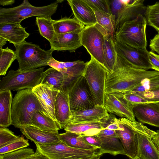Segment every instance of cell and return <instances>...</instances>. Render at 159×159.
<instances>
[{
  "mask_svg": "<svg viewBox=\"0 0 159 159\" xmlns=\"http://www.w3.org/2000/svg\"><path fill=\"white\" fill-rule=\"evenodd\" d=\"M88 61L80 60L71 62L58 61L53 58L48 65L61 72L63 76V85L60 91L69 94L73 88L84 75Z\"/></svg>",
  "mask_w": 159,
  "mask_h": 159,
  "instance_id": "cell-9",
  "label": "cell"
},
{
  "mask_svg": "<svg viewBox=\"0 0 159 159\" xmlns=\"http://www.w3.org/2000/svg\"><path fill=\"white\" fill-rule=\"evenodd\" d=\"M133 110L139 122L159 127V106L156 103L136 104Z\"/></svg>",
  "mask_w": 159,
  "mask_h": 159,
  "instance_id": "cell-18",
  "label": "cell"
},
{
  "mask_svg": "<svg viewBox=\"0 0 159 159\" xmlns=\"http://www.w3.org/2000/svg\"><path fill=\"white\" fill-rule=\"evenodd\" d=\"M156 133L142 125L137 133L136 157L143 159H159V150L152 140Z\"/></svg>",
  "mask_w": 159,
  "mask_h": 159,
  "instance_id": "cell-14",
  "label": "cell"
},
{
  "mask_svg": "<svg viewBox=\"0 0 159 159\" xmlns=\"http://www.w3.org/2000/svg\"><path fill=\"white\" fill-rule=\"evenodd\" d=\"M128 0H110V7L112 14L115 16L116 20L126 6Z\"/></svg>",
  "mask_w": 159,
  "mask_h": 159,
  "instance_id": "cell-42",
  "label": "cell"
},
{
  "mask_svg": "<svg viewBox=\"0 0 159 159\" xmlns=\"http://www.w3.org/2000/svg\"><path fill=\"white\" fill-rule=\"evenodd\" d=\"M103 129L116 130H119V120L112 114H109L108 118L104 120Z\"/></svg>",
  "mask_w": 159,
  "mask_h": 159,
  "instance_id": "cell-44",
  "label": "cell"
},
{
  "mask_svg": "<svg viewBox=\"0 0 159 159\" xmlns=\"http://www.w3.org/2000/svg\"><path fill=\"white\" fill-rule=\"evenodd\" d=\"M15 47L18 70L21 71L30 70L48 66L52 57L53 51L45 50L36 44L25 41Z\"/></svg>",
  "mask_w": 159,
  "mask_h": 159,
  "instance_id": "cell-4",
  "label": "cell"
},
{
  "mask_svg": "<svg viewBox=\"0 0 159 159\" xmlns=\"http://www.w3.org/2000/svg\"><path fill=\"white\" fill-rule=\"evenodd\" d=\"M104 120L92 122L68 123L64 129L66 131H70L82 135L91 136L97 135L103 129Z\"/></svg>",
  "mask_w": 159,
  "mask_h": 159,
  "instance_id": "cell-28",
  "label": "cell"
},
{
  "mask_svg": "<svg viewBox=\"0 0 159 159\" xmlns=\"http://www.w3.org/2000/svg\"><path fill=\"white\" fill-rule=\"evenodd\" d=\"M96 135L102 141L99 149L102 154L108 153L114 156L119 154L125 155L123 146L115 130L103 129Z\"/></svg>",
  "mask_w": 159,
  "mask_h": 159,
  "instance_id": "cell-19",
  "label": "cell"
},
{
  "mask_svg": "<svg viewBox=\"0 0 159 159\" xmlns=\"http://www.w3.org/2000/svg\"><path fill=\"white\" fill-rule=\"evenodd\" d=\"M58 6L57 1L43 7H35L27 0H24L20 5L15 7L0 8V23L20 24L24 19L31 16L51 18Z\"/></svg>",
  "mask_w": 159,
  "mask_h": 159,
  "instance_id": "cell-3",
  "label": "cell"
},
{
  "mask_svg": "<svg viewBox=\"0 0 159 159\" xmlns=\"http://www.w3.org/2000/svg\"><path fill=\"white\" fill-rule=\"evenodd\" d=\"M15 51L9 48H0V75H4L14 61L16 59Z\"/></svg>",
  "mask_w": 159,
  "mask_h": 159,
  "instance_id": "cell-35",
  "label": "cell"
},
{
  "mask_svg": "<svg viewBox=\"0 0 159 159\" xmlns=\"http://www.w3.org/2000/svg\"><path fill=\"white\" fill-rule=\"evenodd\" d=\"M157 148H158V149L159 150V144H155Z\"/></svg>",
  "mask_w": 159,
  "mask_h": 159,
  "instance_id": "cell-53",
  "label": "cell"
},
{
  "mask_svg": "<svg viewBox=\"0 0 159 159\" xmlns=\"http://www.w3.org/2000/svg\"><path fill=\"white\" fill-rule=\"evenodd\" d=\"M104 37L94 25L84 26L81 34V43L93 57L103 66Z\"/></svg>",
  "mask_w": 159,
  "mask_h": 159,
  "instance_id": "cell-11",
  "label": "cell"
},
{
  "mask_svg": "<svg viewBox=\"0 0 159 159\" xmlns=\"http://www.w3.org/2000/svg\"><path fill=\"white\" fill-rule=\"evenodd\" d=\"M149 47L151 51L159 54V32L150 39Z\"/></svg>",
  "mask_w": 159,
  "mask_h": 159,
  "instance_id": "cell-47",
  "label": "cell"
},
{
  "mask_svg": "<svg viewBox=\"0 0 159 159\" xmlns=\"http://www.w3.org/2000/svg\"><path fill=\"white\" fill-rule=\"evenodd\" d=\"M81 135L88 143L99 149L101 147L102 143V140L96 135L91 136Z\"/></svg>",
  "mask_w": 159,
  "mask_h": 159,
  "instance_id": "cell-45",
  "label": "cell"
},
{
  "mask_svg": "<svg viewBox=\"0 0 159 159\" xmlns=\"http://www.w3.org/2000/svg\"><path fill=\"white\" fill-rule=\"evenodd\" d=\"M63 82V76L62 73L51 67L43 73L40 84L52 90L59 91L61 90Z\"/></svg>",
  "mask_w": 159,
  "mask_h": 159,
  "instance_id": "cell-32",
  "label": "cell"
},
{
  "mask_svg": "<svg viewBox=\"0 0 159 159\" xmlns=\"http://www.w3.org/2000/svg\"><path fill=\"white\" fill-rule=\"evenodd\" d=\"M159 106V102L156 103Z\"/></svg>",
  "mask_w": 159,
  "mask_h": 159,
  "instance_id": "cell-54",
  "label": "cell"
},
{
  "mask_svg": "<svg viewBox=\"0 0 159 159\" xmlns=\"http://www.w3.org/2000/svg\"><path fill=\"white\" fill-rule=\"evenodd\" d=\"M55 114L61 129H64L72 115L70 107L69 94L61 91L58 92L55 101Z\"/></svg>",
  "mask_w": 159,
  "mask_h": 159,
  "instance_id": "cell-25",
  "label": "cell"
},
{
  "mask_svg": "<svg viewBox=\"0 0 159 159\" xmlns=\"http://www.w3.org/2000/svg\"><path fill=\"white\" fill-rule=\"evenodd\" d=\"M109 116V114L104 106L96 105L91 109L72 113L68 123L100 122L107 119Z\"/></svg>",
  "mask_w": 159,
  "mask_h": 159,
  "instance_id": "cell-20",
  "label": "cell"
},
{
  "mask_svg": "<svg viewBox=\"0 0 159 159\" xmlns=\"http://www.w3.org/2000/svg\"><path fill=\"white\" fill-rule=\"evenodd\" d=\"M158 57H159V55H158Z\"/></svg>",
  "mask_w": 159,
  "mask_h": 159,
  "instance_id": "cell-55",
  "label": "cell"
},
{
  "mask_svg": "<svg viewBox=\"0 0 159 159\" xmlns=\"http://www.w3.org/2000/svg\"><path fill=\"white\" fill-rule=\"evenodd\" d=\"M55 33L65 34L82 30L84 25L75 17H64L57 20H52Z\"/></svg>",
  "mask_w": 159,
  "mask_h": 159,
  "instance_id": "cell-31",
  "label": "cell"
},
{
  "mask_svg": "<svg viewBox=\"0 0 159 159\" xmlns=\"http://www.w3.org/2000/svg\"><path fill=\"white\" fill-rule=\"evenodd\" d=\"M115 47L117 53L135 68L146 70L152 69L147 49L133 48L116 41Z\"/></svg>",
  "mask_w": 159,
  "mask_h": 159,
  "instance_id": "cell-13",
  "label": "cell"
},
{
  "mask_svg": "<svg viewBox=\"0 0 159 159\" xmlns=\"http://www.w3.org/2000/svg\"><path fill=\"white\" fill-rule=\"evenodd\" d=\"M134 93L140 96L150 102L157 103L159 102V87L143 92Z\"/></svg>",
  "mask_w": 159,
  "mask_h": 159,
  "instance_id": "cell-43",
  "label": "cell"
},
{
  "mask_svg": "<svg viewBox=\"0 0 159 159\" xmlns=\"http://www.w3.org/2000/svg\"><path fill=\"white\" fill-rule=\"evenodd\" d=\"M31 125L41 130L54 133H58L61 129L58 123L46 116L42 111L36 112L31 120Z\"/></svg>",
  "mask_w": 159,
  "mask_h": 159,
  "instance_id": "cell-29",
  "label": "cell"
},
{
  "mask_svg": "<svg viewBox=\"0 0 159 159\" xmlns=\"http://www.w3.org/2000/svg\"><path fill=\"white\" fill-rule=\"evenodd\" d=\"M23 159H49L45 156L41 154L38 151L32 155Z\"/></svg>",
  "mask_w": 159,
  "mask_h": 159,
  "instance_id": "cell-48",
  "label": "cell"
},
{
  "mask_svg": "<svg viewBox=\"0 0 159 159\" xmlns=\"http://www.w3.org/2000/svg\"><path fill=\"white\" fill-rule=\"evenodd\" d=\"M144 0H128L121 13L116 20V32L125 22L133 20L140 14L144 15L147 7Z\"/></svg>",
  "mask_w": 159,
  "mask_h": 159,
  "instance_id": "cell-24",
  "label": "cell"
},
{
  "mask_svg": "<svg viewBox=\"0 0 159 159\" xmlns=\"http://www.w3.org/2000/svg\"><path fill=\"white\" fill-rule=\"evenodd\" d=\"M22 134L28 139L41 145H48L60 141L58 133L47 132L34 126L27 125L19 128Z\"/></svg>",
  "mask_w": 159,
  "mask_h": 159,
  "instance_id": "cell-23",
  "label": "cell"
},
{
  "mask_svg": "<svg viewBox=\"0 0 159 159\" xmlns=\"http://www.w3.org/2000/svg\"><path fill=\"white\" fill-rule=\"evenodd\" d=\"M39 111H43L42 107L32 89L18 91L13 98L11 105L12 125L19 129L31 125L33 115Z\"/></svg>",
  "mask_w": 159,
  "mask_h": 159,
  "instance_id": "cell-2",
  "label": "cell"
},
{
  "mask_svg": "<svg viewBox=\"0 0 159 159\" xmlns=\"http://www.w3.org/2000/svg\"><path fill=\"white\" fill-rule=\"evenodd\" d=\"M95 12L101 11L111 14L110 7V0H83Z\"/></svg>",
  "mask_w": 159,
  "mask_h": 159,
  "instance_id": "cell-40",
  "label": "cell"
},
{
  "mask_svg": "<svg viewBox=\"0 0 159 159\" xmlns=\"http://www.w3.org/2000/svg\"><path fill=\"white\" fill-rule=\"evenodd\" d=\"M94 25L102 32L104 37L103 67L108 73L113 69L116 60L117 53L115 47L116 41L114 40L107 32L96 24Z\"/></svg>",
  "mask_w": 159,
  "mask_h": 159,
  "instance_id": "cell-26",
  "label": "cell"
},
{
  "mask_svg": "<svg viewBox=\"0 0 159 159\" xmlns=\"http://www.w3.org/2000/svg\"><path fill=\"white\" fill-rule=\"evenodd\" d=\"M107 72L97 60L91 57L88 61L84 76L91 92L96 105L104 106L106 81Z\"/></svg>",
  "mask_w": 159,
  "mask_h": 159,
  "instance_id": "cell-8",
  "label": "cell"
},
{
  "mask_svg": "<svg viewBox=\"0 0 159 159\" xmlns=\"http://www.w3.org/2000/svg\"><path fill=\"white\" fill-rule=\"evenodd\" d=\"M32 91L39 101L43 112L57 122L55 114V106L59 91L52 90L41 84L32 89Z\"/></svg>",
  "mask_w": 159,
  "mask_h": 159,
  "instance_id": "cell-16",
  "label": "cell"
},
{
  "mask_svg": "<svg viewBox=\"0 0 159 159\" xmlns=\"http://www.w3.org/2000/svg\"><path fill=\"white\" fill-rule=\"evenodd\" d=\"M94 12L97 21L96 24L107 32L114 40L116 41L115 16L101 11H96Z\"/></svg>",
  "mask_w": 159,
  "mask_h": 159,
  "instance_id": "cell-33",
  "label": "cell"
},
{
  "mask_svg": "<svg viewBox=\"0 0 159 159\" xmlns=\"http://www.w3.org/2000/svg\"><path fill=\"white\" fill-rule=\"evenodd\" d=\"M51 18L36 17V21L39 33L50 42L53 39L56 33Z\"/></svg>",
  "mask_w": 159,
  "mask_h": 159,
  "instance_id": "cell-34",
  "label": "cell"
},
{
  "mask_svg": "<svg viewBox=\"0 0 159 159\" xmlns=\"http://www.w3.org/2000/svg\"><path fill=\"white\" fill-rule=\"evenodd\" d=\"M20 24L10 23H0V36L12 43L15 47L19 45L28 37L30 34Z\"/></svg>",
  "mask_w": 159,
  "mask_h": 159,
  "instance_id": "cell-22",
  "label": "cell"
},
{
  "mask_svg": "<svg viewBox=\"0 0 159 159\" xmlns=\"http://www.w3.org/2000/svg\"><path fill=\"white\" fill-rule=\"evenodd\" d=\"M152 138L153 142L155 144H159V130H157Z\"/></svg>",
  "mask_w": 159,
  "mask_h": 159,
  "instance_id": "cell-50",
  "label": "cell"
},
{
  "mask_svg": "<svg viewBox=\"0 0 159 159\" xmlns=\"http://www.w3.org/2000/svg\"><path fill=\"white\" fill-rule=\"evenodd\" d=\"M82 30L65 34H56L52 40L49 42L51 46L50 49L53 52L54 51L75 52L82 46L81 34Z\"/></svg>",
  "mask_w": 159,
  "mask_h": 159,
  "instance_id": "cell-15",
  "label": "cell"
},
{
  "mask_svg": "<svg viewBox=\"0 0 159 159\" xmlns=\"http://www.w3.org/2000/svg\"><path fill=\"white\" fill-rule=\"evenodd\" d=\"M9 129L0 128V148L7 145L20 138Z\"/></svg>",
  "mask_w": 159,
  "mask_h": 159,
  "instance_id": "cell-41",
  "label": "cell"
},
{
  "mask_svg": "<svg viewBox=\"0 0 159 159\" xmlns=\"http://www.w3.org/2000/svg\"><path fill=\"white\" fill-rule=\"evenodd\" d=\"M158 75L159 72L156 70L149 71L135 68L117 53L114 68L107 75L105 93H111L130 91L143 80Z\"/></svg>",
  "mask_w": 159,
  "mask_h": 159,
  "instance_id": "cell-1",
  "label": "cell"
},
{
  "mask_svg": "<svg viewBox=\"0 0 159 159\" xmlns=\"http://www.w3.org/2000/svg\"><path fill=\"white\" fill-rule=\"evenodd\" d=\"M147 25L145 16L139 15L134 19L124 23L119 28L116 32V41L133 48L146 49Z\"/></svg>",
  "mask_w": 159,
  "mask_h": 159,
  "instance_id": "cell-5",
  "label": "cell"
},
{
  "mask_svg": "<svg viewBox=\"0 0 159 159\" xmlns=\"http://www.w3.org/2000/svg\"><path fill=\"white\" fill-rule=\"evenodd\" d=\"M35 144L36 151L49 159H100L102 155L99 149L89 150L74 148L61 141L48 145Z\"/></svg>",
  "mask_w": 159,
  "mask_h": 159,
  "instance_id": "cell-6",
  "label": "cell"
},
{
  "mask_svg": "<svg viewBox=\"0 0 159 159\" xmlns=\"http://www.w3.org/2000/svg\"><path fill=\"white\" fill-rule=\"evenodd\" d=\"M67 1L74 17L84 25L90 26L97 23L94 11L83 0H69Z\"/></svg>",
  "mask_w": 159,
  "mask_h": 159,
  "instance_id": "cell-21",
  "label": "cell"
},
{
  "mask_svg": "<svg viewBox=\"0 0 159 159\" xmlns=\"http://www.w3.org/2000/svg\"><path fill=\"white\" fill-rule=\"evenodd\" d=\"M7 40L3 38L0 36V48H2V47L6 43Z\"/></svg>",
  "mask_w": 159,
  "mask_h": 159,
  "instance_id": "cell-51",
  "label": "cell"
},
{
  "mask_svg": "<svg viewBox=\"0 0 159 159\" xmlns=\"http://www.w3.org/2000/svg\"><path fill=\"white\" fill-rule=\"evenodd\" d=\"M148 57L152 69L159 72V57L152 51L149 52Z\"/></svg>",
  "mask_w": 159,
  "mask_h": 159,
  "instance_id": "cell-46",
  "label": "cell"
},
{
  "mask_svg": "<svg viewBox=\"0 0 159 159\" xmlns=\"http://www.w3.org/2000/svg\"><path fill=\"white\" fill-rule=\"evenodd\" d=\"M34 153L32 149L26 148L0 155V159H23Z\"/></svg>",
  "mask_w": 159,
  "mask_h": 159,
  "instance_id": "cell-39",
  "label": "cell"
},
{
  "mask_svg": "<svg viewBox=\"0 0 159 159\" xmlns=\"http://www.w3.org/2000/svg\"><path fill=\"white\" fill-rule=\"evenodd\" d=\"M119 130H115L123 146L125 155L132 159L137 155V133L143 124L126 118L119 119Z\"/></svg>",
  "mask_w": 159,
  "mask_h": 159,
  "instance_id": "cell-10",
  "label": "cell"
},
{
  "mask_svg": "<svg viewBox=\"0 0 159 159\" xmlns=\"http://www.w3.org/2000/svg\"><path fill=\"white\" fill-rule=\"evenodd\" d=\"M15 2V1L14 0H0V5H11L14 3Z\"/></svg>",
  "mask_w": 159,
  "mask_h": 159,
  "instance_id": "cell-49",
  "label": "cell"
},
{
  "mask_svg": "<svg viewBox=\"0 0 159 159\" xmlns=\"http://www.w3.org/2000/svg\"><path fill=\"white\" fill-rule=\"evenodd\" d=\"M159 87V75L145 79L132 90L134 93H140L151 90Z\"/></svg>",
  "mask_w": 159,
  "mask_h": 159,
  "instance_id": "cell-37",
  "label": "cell"
},
{
  "mask_svg": "<svg viewBox=\"0 0 159 159\" xmlns=\"http://www.w3.org/2000/svg\"><path fill=\"white\" fill-rule=\"evenodd\" d=\"M44 67L21 71L11 70L0 82V91L33 89L41 83Z\"/></svg>",
  "mask_w": 159,
  "mask_h": 159,
  "instance_id": "cell-7",
  "label": "cell"
},
{
  "mask_svg": "<svg viewBox=\"0 0 159 159\" xmlns=\"http://www.w3.org/2000/svg\"><path fill=\"white\" fill-rule=\"evenodd\" d=\"M12 94L10 90L0 91V126L6 128L12 125L11 110Z\"/></svg>",
  "mask_w": 159,
  "mask_h": 159,
  "instance_id": "cell-27",
  "label": "cell"
},
{
  "mask_svg": "<svg viewBox=\"0 0 159 159\" xmlns=\"http://www.w3.org/2000/svg\"><path fill=\"white\" fill-rule=\"evenodd\" d=\"M29 145L28 141L22 136L9 144L0 148V155L27 148Z\"/></svg>",
  "mask_w": 159,
  "mask_h": 159,
  "instance_id": "cell-38",
  "label": "cell"
},
{
  "mask_svg": "<svg viewBox=\"0 0 159 159\" xmlns=\"http://www.w3.org/2000/svg\"><path fill=\"white\" fill-rule=\"evenodd\" d=\"M58 137L60 141L72 148L89 150L99 149L88 143L79 134L67 131L59 134Z\"/></svg>",
  "mask_w": 159,
  "mask_h": 159,
  "instance_id": "cell-30",
  "label": "cell"
},
{
  "mask_svg": "<svg viewBox=\"0 0 159 159\" xmlns=\"http://www.w3.org/2000/svg\"><path fill=\"white\" fill-rule=\"evenodd\" d=\"M104 106L108 113L114 114L121 118L136 121L132 107L121 98L112 93L106 94Z\"/></svg>",
  "mask_w": 159,
  "mask_h": 159,
  "instance_id": "cell-17",
  "label": "cell"
},
{
  "mask_svg": "<svg viewBox=\"0 0 159 159\" xmlns=\"http://www.w3.org/2000/svg\"><path fill=\"white\" fill-rule=\"evenodd\" d=\"M69 98L72 113L91 109L96 105L84 75L70 93Z\"/></svg>",
  "mask_w": 159,
  "mask_h": 159,
  "instance_id": "cell-12",
  "label": "cell"
},
{
  "mask_svg": "<svg viewBox=\"0 0 159 159\" xmlns=\"http://www.w3.org/2000/svg\"><path fill=\"white\" fill-rule=\"evenodd\" d=\"M132 159H143L136 156L134 158H133Z\"/></svg>",
  "mask_w": 159,
  "mask_h": 159,
  "instance_id": "cell-52",
  "label": "cell"
},
{
  "mask_svg": "<svg viewBox=\"0 0 159 159\" xmlns=\"http://www.w3.org/2000/svg\"><path fill=\"white\" fill-rule=\"evenodd\" d=\"M147 24L159 32V2L147 6L144 15Z\"/></svg>",
  "mask_w": 159,
  "mask_h": 159,
  "instance_id": "cell-36",
  "label": "cell"
}]
</instances>
